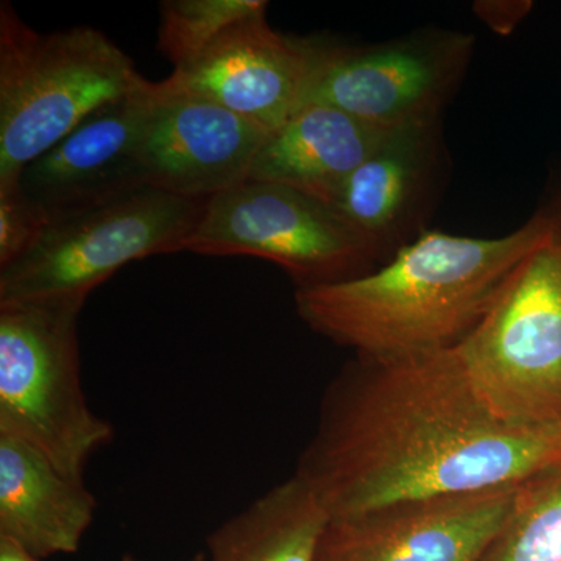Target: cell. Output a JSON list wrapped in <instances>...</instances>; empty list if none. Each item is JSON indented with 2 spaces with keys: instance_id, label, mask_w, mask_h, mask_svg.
<instances>
[{
  "instance_id": "22",
  "label": "cell",
  "mask_w": 561,
  "mask_h": 561,
  "mask_svg": "<svg viewBox=\"0 0 561 561\" xmlns=\"http://www.w3.org/2000/svg\"><path fill=\"white\" fill-rule=\"evenodd\" d=\"M119 561H147L142 559H138L135 556H124ZM183 561H205V556L202 552L195 553V556L190 557V559Z\"/></svg>"
},
{
  "instance_id": "24",
  "label": "cell",
  "mask_w": 561,
  "mask_h": 561,
  "mask_svg": "<svg viewBox=\"0 0 561 561\" xmlns=\"http://www.w3.org/2000/svg\"><path fill=\"white\" fill-rule=\"evenodd\" d=\"M560 443H561V426H560Z\"/></svg>"
},
{
  "instance_id": "5",
  "label": "cell",
  "mask_w": 561,
  "mask_h": 561,
  "mask_svg": "<svg viewBox=\"0 0 561 561\" xmlns=\"http://www.w3.org/2000/svg\"><path fill=\"white\" fill-rule=\"evenodd\" d=\"M497 419L524 430L561 426V239L531 251L489 311L454 345Z\"/></svg>"
},
{
  "instance_id": "12",
  "label": "cell",
  "mask_w": 561,
  "mask_h": 561,
  "mask_svg": "<svg viewBox=\"0 0 561 561\" xmlns=\"http://www.w3.org/2000/svg\"><path fill=\"white\" fill-rule=\"evenodd\" d=\"M271 131L219 103L154 81L144 131L147 183L192 201H209L250 179Z\"/></svg>"
},
{
  "instance_id": "18",
  "label": "cell",
  "mask_w": 561,
  "mask_h": 561,
  "mask_svg": "<svg viewBox=\"0 0 561 561\" xmlns=\"http://www.w3.org/2000/svg\"><path fill=\"white\" fill-rule=\"evenodd\" d=\"M267 9L264 0H164L158 50L180 68L201 57L232 25Z\"/></svg>"
},
{
  "instance_id": "7",
  "label": "cell",
  "mask_w": 561,
  "mask_h": 561,
  "mask_svg": "<svg viewBox=\"0 0 561 561\" xmlns=\"http://www.w3.org/2000/svg\"><path fill=\"white\" fill-rule=\"evenodd\" d=\"M186 251L275 262L301 289L359 276L382 250L319 198L249 179L206 202Z\"/></svg>"
},
{
  "instance_id": "15",
  "label": "cell",
  "mask_w": 561,
  "mask_h": 561,
  "mask_svg": "<svg viewBox=\"0 0 561 561\" xmlns=\"http://www.w3.org/2000/svg\"><path fill=\"white\" fill-rule=\"evenodd\" d=\"M435 144V122L394 128L327 205L379 249L397 242L430 194Z\"/></svg>"
},
{
  "instance_id": "9",
  "label": "cell",
  "mask_w": 561,
  "mask_h": 561,
  "mask_svg": "<svg viewBox=\"0 0 561 561\" xmlns=\"http://www.w3.org/2000/svg\"><path fill=\"white\" fill-rule=\"evenodd\" d=\"M321 49L323 41L273 31L265 11L232 25L201 57L162 81L272 133L305 105Z\"/></svg>"
},
{
  "instance_id": "10",
  "label": "cell",
  "mask_w": 561,
  "mask_h": 561,
  "mask_svg": "<svg viewBox=\"0 0 561 561\" xmlns=\"http://www.w3.org/2000/svg\"><path fill=\"white\" fill-rule=\"evenodd\" d=\"M153 95L154 81L146 79L25 165L18 184L47 221L149 186L142 142Z\"/></svg>"
},
{
  "instance_id": "4",
  "label": "cell",
  "mask_w": 561,
  "mask_h": 561,
  "mask_svg": "<svg viewBox=\"0 0 561 561\" xmlns=\"http://www.w3.org/2000/svg\"><path fill=\"white\" fill-rule=\"evenodd\" d=\"M206 202L147 186L50 220L24 256L0 268V305L81 312L128 262L186 251Z\"/></svg>"
},
{
  "instance_id": "21",
  "label": "cell",
  "mask_w": 561,
  "mask_h": 561,
  "mask_svg": "<svg viewBox=\"0 0 561 561\" xmlns=\"http://www.w3.org/2000/svg\"><path fill=\"white\" fill-rule=\"evenodd\" d=\"M0 561H43L9 538L0 537Z\"/></svg>"
},
{
  "instance_id": "8",
  "label": "cell",
  "mask_w": 561,
  "mask_h": 561,
  "mask_svg": "<svg viewBox=\"0 0 561 561\" xmlns=\"http://www.w3.org/2000/svg\"><path fill=\"white\" fill-rule=\"evenodd\" d=\"M460 33H426L378 46L323 43L306 103H323L381 128L434 124L470 60Z\"/></svg>"
},
{
  "instance_id": "14",
  "label": "cell",
  "mask_w": 561,
  "mask_h": 561,
  "mask_svg": "<svg viewBox=\"0 0 561 561\" xmlns=\"http://www.w3.org/2000/svg\"><path fill=\"white\" fill-rule=\"evenodd\" d=\"M391 130L334 106L306 103L265 139L250 179L283 184L330 203Z\"/></svg>"
},
{
  "instance_id": "1",
  "label": "cell",
  "mask_w": 561,
  "mask_h": 561,
  "mask_svg": "<svg viewBox=\"0 0 561 561\" xmlns=\"http://www.w3.org/2000/svg\"><path fill=\"white\" fill-rule=\"evenodd\" d=\"M560 463V430L497 419L449 346L343 368L294 474L342 519L518 486Z\"/></svg>"
},
{
  "instance_id": "19",
  "label": "cell",
  "mask_w": 561,
  "mask_h": 561,
  "mask_svg": "<svg viewBox=\"0 0 561 561\" xmlns=\"http://www.w3.org/2000/svg\"><path fill=\"white\" fill-rule=\"evenodd\" d=\"M47 224L46 216L22 194L20 184L0 190V268L24 256Z\"/></svg>"
},
{
  "instance_id": "6",
  "label": "cell",
  "mask_w": 561,
  "mask_h": 561,
  "mask_svg": "<svg viewBox=\"0 0 561 561\" xmlns=\"http://www.w3.org/2000/svg\"><path fill=\"white\" fill-rule=\"evenodd\" d=\"M72 309L0 305V434L27 443L72 478L108 446L114 427L81 381Z\"/></svg>"
},
{
  "instance_id": "16",
  "label": "cell",
  "mask_w": 561,
  "mask_h": 561,
  "mask_svg": "<svg viewBox=\"0 0 561 561\" xmlns=\"http://www.w3.org/2000/svg\"><path fill=\"white\" fill-rule=\"evenodd\" d=\"M330 515L298 476L265 491L206 538L210 561H317Z\"/></svg>"
},
{
  "instance_id": "3",
  "label": "cell",
  "mask_w": 561,
  "mask_h": 561,
  "mask_svg": "<svg viewBox=\"0 0 561 561\" xmlns=\"http://www.w3.org/2000/svg\"><path fill=\"white\" fill-rule=\"evenodd\" d=\"M146 79L105 33L92 27L41 33L0 3V190L91 114Z\"/></svg>"
},
{
  "instance_id": "20",
  "label": "cell",
  "mask_w": 561,
  "mask_h": 561,
  "mask_svg": "<svg viewBox=\"0 0 561 561\" xmlns=\"http://www.w3.org/2000/svg\"><path fill=\"white\" fill-rule=\"evenodd\" d=\"M476 11L494 32L511 33L531 9L530 2H479Z\"/></svg>"
},
{
  "instance_id": "2",
  "label": "cell",
  "mask_w": 561,
  "mask_h": 561,
  "mask_svg": "<svg viewBox=\"0 0 561 561\" xmlns=\"http://www.w3.org/2000/svg\"><path fill=\"white\" fill-rule=\"evenodd\" d=\"M553 234L551 216H535L501 238L421 232L376 271L297 289L295 308L313 332L364 359L449 348Z\"/></svg>"
},
{
  "instance_id": "13",
  "label": "cell",
  "mask_w": 561,
  "mask_h": 561,
  "mask_svg": "<svg viewBox=\"0 0 561 561\" xmlns=\"http://www.w3.org/2000/svg\"><path fill=\"white\" fill-rule=\"evenodd\" d=\"M84 479L27 443L0 434V537L38 559L76 553L98 513Z\"/></svg>"
},
{
  "instance_id": "11",
  "label": "cell",
  "mask_w": 561,
  "mask_h": 561,
  "mask_svg": "<svg viewBox=\"0 0 561 561\" xmlns=\"http://www.w3.org/2000/svg\"><path fill=\"white\" fill-rule=\"evenodd\" d=\"M516 486L401 502L330 519L317 561H481Z\"/></svg>"
},
{
  "instance_id": "23",
  "label": "cell",
  "mask_w": 561,
  "mask_h": 561,
  "mask_svg": "<svg viewBox=\"0 0 561 561\" xmlns=\"http://www.w3.org/2000/svg\"><path fill=\"white\" fill-rule=\"evenodd\" d=\"M553 220H556L557 236L561 239V217H559V219L553 217Z\"/></svg>"
},
{
  "instance_id": "17",
  "label": "cell",
  "mask_w": 561,
  "mask_h": 561,
  "mask_svg": "<svg viewBox=\"0 0 561 561\" xmlns=\"http://www.w3.org/2000/svg\"><path fill=\"white\" fill-rule=\"evenodd\" d=\"M481 561H561V463L516 486Z\"/></svg>"
}]
</instances>
